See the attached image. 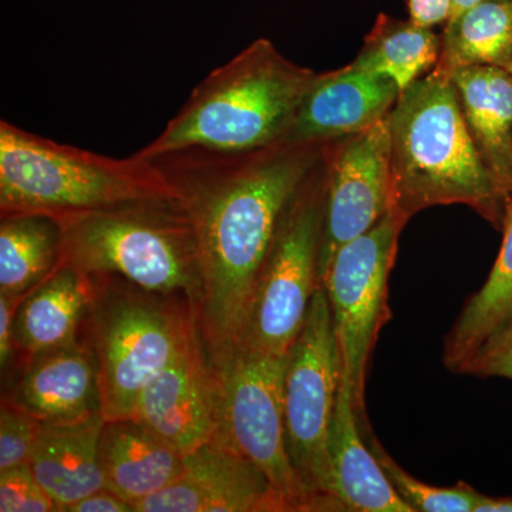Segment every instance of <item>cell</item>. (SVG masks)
I'll return each mask as SVG.
<instances>
[{"label":"cell","mask_w":512,"mask_h":512,"mask_svg":"<svg viewBox=\"0 0 512 512\" xmlns=\"http://www.w3.org/2000/svg\"><path fill=\"white\" fill-rule=\"evenodd\" d=\"M133 419L183 456L214 439L220 426L217 383L192 330L173 362L138 397Z\"/></svg>","instance_id":"4fadbf2b"},{"label":"cell","mask_w":512,"mask_h":512,"mask_svg":"<svg viewBox=\"0 0 512 512\" xmlns=\"http://www.w3.org/2000/svg\"><path fill=\"white\" fill-rule=\"evenodd\" d=\"M503 245L483 288L471 296L448 333L444 363L453 372L476 355L485 340L512 316V191L503 222Z\"/></svg>","instance_id":"44dd1931"},{"label":"cell","mask_w":512,"mask_h":512,"mask_svg":"<svg viewBox=\"0 0 512 512\" xmlns=\"http://www.w3.org/2000/svg\"><path fill=\"white\" fill-rule=\"evenodd\" d=\"M450 79L478 153L510 197L512 73L495 66H466L453 70Z\"/></svg>","instance_id":"d6986e66"},{"label":"cell","mask_w":512,"mask_h":512,"mask_svg":"<svg viewBox=\"0 0 512 512\" xmlns=\"http://www.w3.org/2000/svg\"><path fill=\"white\" fill-rule=\"evenodd\" d=\"M440 59L434 69L512 64V0H481L444 25Z\"/></svg>","instance_id":"cb8c5ba5"},{"label":"cell","mask_w":512,"mask_h":512,"mask_svg":"<svg viewBox=\"0 0 512 512\" xmlns=\"http://www.w3.org/2000/svg\"><path fill=\"white\" fill-rule=\"evenodd\" d=\"M404 225L396 214L387 212L369 231L338 249L320 284L328 295L342 373L359 414L365 413L370 355L390 316L387 284Z\"/></svg>","instance_id":"9c48e42d"},{"label":"cell","mask_w":512,"mask_h":512,"mask_svg":"<svg viewBox=\"0 0 512 512\" xmlns=\"http://www.w3.org/2000/svg\"><path fill=\"white\" fill-rule=\"evenodd\" d=\"M390 211L404 222L434 205L463 204L503 228L508 195L468 131L450 74L433 69L389 114Z\"/></svg>","instance_id":"7a4b0ae2"},{"label":"cell","mask_w":512,"mask_h":512,"mask_svg":"<svg viewBox=\"0 0 512 512\" xmlns=\"http://www.w3.org/2000/svg\"><path fill=\"white\" fill-rule=\"evenodd\" d=\"M8 402L42 423H66L100 414L97 359L76 343L37 356Z\"/></svg>","instance_id":"2e32d148"},{"label":"cell","mask_w":512,"mask_h":512,"mask_svg":"<svg viewBox=\"0 0 512 512\" xmlns=\"http://www.w3.org/2000/svg\"><path fill=\"white\" fill-rule=\"evenodd\" d=\"M474 512H512V498H493L480 494Z\"/></svg>","instance_id":"1f68e13d"},{"label":"cell","mask_w":512,"mask_h":512,"mask_svg":"<svg viewBox=\"0 0 512 512\" xmlns=\"http://www.w3.org/2000/svg\"><path fill=\"white\" fill-rule=\"evenodd\" d=\"M325 153L289 204L259 275L241 339L235 345L288 355L319 285L325 222Z\"/></svg>","instance_id":"8992f818"},{"label":"cell","mask_w":512,"mask_h":512,"mask_svg":"<svg viewBox=\"0 0 512 512\" xmlns=\"http://www.w3.org/2000/svg\"><path fill=\"white\" fill-rule=\"evenodd\" d=\"M0 511L50 512L57 505L33 476L29 464L0 471Z\"/></svg>","instance_id":"4316f807"},{"label":"cell","mask_w":512,"mask_h":512,"mask_svg":"<svg viewBox=\"0 0 512 512\" xmlns=\"http://www.w3.org/2000/svg\"><path fill=\"white\" fill-rule=\"evenodd\" d=\"M342 380V357L328 295L318 285L305 325L288 353L286 447L312 511H340L330 491L328 437Z\"/></svg>","instance_id":"ba28073f"},{"label":"cell","mask_w":512,"mask_h":512,"mask_svg":"<svg viewBox=\"0 0 512 512\" xmlns=\"http://www.w3.org/2000/svg\"><path fill=\"white\" fill-rule=\"evenodd\" d=\"M359 416L342 373L328 437L330 491L340 511L413 512L363 441Z\"/></svg>","instance_id":"9a60e30c"},{"label":"cell","mask_w":512,"mask_h":512,"mask_svg":"<svg viewBox=\"0 0 512 512\" xmlns=\"http://www.w3.org/2000/svg\"><path fill=\"white\" fill-rule=\"evenodd\" d=\"M402 90L389 77L345 66L320 73L303 99L288 137L291 143H329L386 119Z\"/></svg>","instance_id":"5bb4252c"},{"label":"cell","mask_w":512,"mask_h":512,"mask_svg":"<svg viewBox=\"0 0 512 512\" xmlns=\"http://www.w3.org/2000/svg\"><path fill=\"white\" fill-rule=\"evenodd\" d=\"M318 74L286 59L268 39L255 40L202 79L164 130L134 156L245 153L282 143Z\"/></svg>","instance_id":"3957f363"},{"label":"cell","mask_w":512,"mask_h":512,"mask_svg":"<svg viewBox=\"0 0 512 512\" xmlns=\"http://www.w3.org/2000/svg\"><path fill=\"white\" fill-rule=\"evenodd\" d=\"M410 19L427 28L446 25L451 16V0H407Z\"/></svg>","instance_id":"4dcf8cb0"},{"label":"cell","mask_w":512,"mask_h":512,"mask_svg":"<svg viewBox=\"0 0 512 512\" xmlns=\"http://www.w3.org/2000/svg\"><path fill=\"white\" fill-rule=\"evenodd\" d=\"M103 414L66 423H42L29 458L39 484L57 511L106 487L100 464Z\"/></svg>","instance_id":"e0dca14e"},{"label":"cell","mask_w":512,"mask_h":512,"mask_svg":"<svg viewBox=\"0 0 512 512\" xmlns=\"http://www.w3.org/2000/svg\"><path fill=\"white\" fill-rule=\"evenodd\" d=\"M326 201L319 284L339 248L369 231L390 211L389 116L325 148Z\"/></svg>","instance_id":"8fae6325"},{"label":"cell","mask_w":512,"mask_h":512,"mask_svg":"<svg viewBox=\"0 0 512 512\" xmlns=\"http://www.w3.org/2000/svg\"><path fill=\"white\" fill-rule=\"evenodd\" d=\"M440 50L441 37L433 28L380 13L359 55L348 66L389 77L404 92L437 66Z\"/></svg>","instance_id":"603a6c76"},{"label":"cell","mask_w":512,"mask_h":512,"mask_svg":"<svg viewBox=\"0 0 512 512\" xmlns=\"http://www.w3.org/2000/svg\"><path fill=\"white\" fill-rule=\"evenodd\" d=\"M217 350L215 437L238 450L268 478L288 511H312L286 447L284 386L288 355L241 345Z\"/></svg>","instance_id":"52a82bcc"},{"label":"cell","mask_w":512,"mask_h":512,"mask_svg":"<svg viewBox=\"0 0 512 512\" xmlns=\"http://www.w3.org/2000/svg\"><path fill=\"white\" fill-rule=\"evenodd\" d=\"M134 512H285L288 507L265 474L214 437L184 456L183 473Z\"/></svg>","instance_id":"7c38bea8"},{"label":"cell","mask_w":512,"mask_h":512,"mask_svg":"<svg viewBox=\"0 0 512 512\" xmlns=\"http://www.w3.org/2000/svg\"><path fill=\"white\" fill-rule=\"evenodd\" d=\"M160 201H183V192L157 161L101 156L0 121L2 217H59Z\"/></svg>","instance_id":"277c9868"},{"label":"cell","mask_w":512,"mask_h":512,"mask_svg":"<svg viewBox=\"0 0 512 512\" xmlns=\"http://www.w3.org/2000/svg\"><path fill=\"white\" fill-rule=\"evenodd\" d=\"M508 72L512 73V64H511L510 69H508Z\"/></svg>","instance_id":"836d02e7"},{"label":"cell","mask_w":512,"mask_h":512,"mask_svg":"<svg viewBox=\"0 0 512 512\" xmlns=\"http://www.w3.org/2000/svg\"><path fill=\"white\" fill-rule=\"evenodd\" d=\"M92 301L90 276L72 266L59 265L20 303L13 329L15 349L35 359L73 345L77 328Z\"/></svg>","instance_id":"ffe728a7"},{"label":"cell","mask_w":512,"mask_h":512,"mask_svg":"<svg viewBox=\"0 0 512 512\" xmlns=\"http://www.w3.org/2000/svg\"><path fill=\"white\" fill-rule=\"evenodd\" d=\"M42 421L6 400L0 409V471L29 463Z\"/></svg>","instance_id":"484cf974"},{"label":"cell","mask_w":512,"mask_h":512,"mask_svg":"<svg viewBox=\"0 0 512 512\" xmlns=\"http://www.w3.org/2000/svg\"><path fill=\"white\" fill-rule=\"evenodd\" d=\"M328 143L156 158L183 192L197 237L204 328L215 349L241 339L259 275L296 192Z\"/></svg>","instance_id":"6da1fadb"},{"label":"cell","mask_w":512,"mask_h":512,"mask_svg":"<svg viewBox=\"0 0 512 512\" xmlns=\"http://www.w3.org/2000/svg\"><path fill=\"white\" fill-rule=\"evenodd\" d=\"M25 296H8L0 293V365L5 369L15 350V316Z\"/></svg>","instance_id":"f1b7e54d"},{"label":"cell","mask_w":512,"mask_h":512,"mask_svg":"<svg viewBox=\"0 0 512 512\" xmlns=\"http://www.w3.org/2000/svg\"><path fill=\"white\" fill-rule=\"evenodd\" d=\"M190 330L137 299H121L101 312L94 338L104 419H133L138 397L173 362Z\"/></svg>","instance_id":"30bf717a"},{"label":"cell","mask_w":512,"mask_h":512,"mask_svg":"<svg viewBox=\"0 0 512 512\" xmlns=\"http://www.w3.org/2000/svg\"><path fill=\"white\" fill-rule=\"evenodd\" d=\"M370 450L375 454L384 474L389 478L397 494L412 507L413 512H474L478 497L473 488L458 483L453 488L431 487L407 474L380 446L379 441L370 440Z\"/></svg>","instance_id":"d4e9b609"},{"label":"cell","mask_w":512,"mask_h":512,"mask_svg":"<svg viewBox=\"0 0 512 512\" xmlns=\"http://www.w3.org/2000/svg\"><path fill=\"white\" fill-rule=\"evenodd\" d=\"M62 228L46 214L3 215L0 222V293L26 296L59 268Z\"/></svg>","instance_id":"7402d4cb"},{"label":"cell","mask_w":512,"mask_h":512,"mask_svg":"<svg viewBox=\"0 0 512 512\" xmlns=\"http://www.w3.org/2000/svg\"><path fill=\"white\" fill-rule=\"evenodd\" d=\"M60 265L83 274L123 276L148 292L201 288L194 225L183 201L146 202L55 217Z\"/></svg>","instance_id":"5b68a950"},{"label":"cell","mask_w":512,"mask_h":512,"mask_svg":"<svg viewBox=\"0 0 512 512\" xmlns=\"http://www.w3.org/2000/svg\"><path fill=\"white\" fill-rule=\"evenodd\" d=\"M100 464L106 488L134 507L183 473L184 456L137 420H106Z\"/></svg>","instance_id":"ac0fdd59"},{"label":"cell","mask_w":512,"mask_h":512,"mask_svg":"<svg viewBox=\"0 0 512 512\" xmlns=\"http://www.w3.org/2000/svg\"><path fill=\"white\" fill-rule=\"evenodd\" d=\"M134 512L133 505L113 493L109 488H101L82 500L64 508V512Z\"/></svg>","instance_id":"f546056e"},{"label":"cell","mask_w":512,"mask_h":512,"mask_svg":"<svg viewBox=\"0 0 512 512\" xmlns=\"http://www.w3.org/2000/svg\"><path fill=\"white\" fill-rule=\"evenodd\" d=\"M460 373L512 380V316L485 340Z\"/></svg>","instance_id":"83f0119b"},{"label":"cell","mask_w":512,"mask_h":512,"mask_svg":"<svg viewBox=\"0 0 512 512\" xmlns=\"http://www.w3.org/2000/svg\"><path fill=\"white\" fill-rule=\"evenodd\" d=\"M481 0H451V6H453V10H451V18L454 16L460 15L461 12L471 8V6L477 5ZM448 19V20H450Z\"/></svg>","instance_id":"d6a6232c"}]
</instances>
